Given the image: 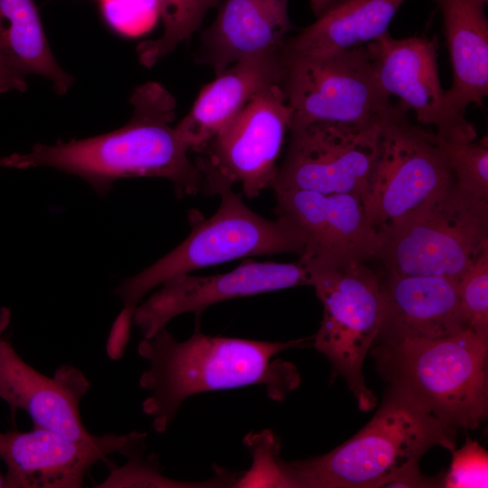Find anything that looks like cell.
Masks as SVG:
<instances>
[{
  "instance_id": "19",
  "label": "cell",
  "mask_w": 488,
  "mask_h": 488,
  "mask_svg": "<svg viewBox=\"0 0 488 488\" xmlns=\"http://www.w3.org/2000/svg\"><path fill=\"white\" fill-rule=\"evenodd\" d=\"M280 52L233 63L200 91L190 112L175 127L196 151L226 126L259 91L280 84Z\"/></svg>"
},
{
  "instance_id": "18",
  "label": "cell",
  "mask_w": 488,
  "mask_h": 488,
  "mask_svg": "<svg viewBox=\"0 0 488 488\" xmlns=\"http://www.w3.org/2000/svg\"><path fill=\"white\" fill-rule=\"evenodd\" d=\"M289 0H223L218 14L203 31L197 61L218 76L241 60L280 52L294 29Z\"/></svg>"
},
{
  "instance_id": "25",
  "label": "cell",
  "mask_w": 488,
  "mask_h": 488,
  "mask_svg": "<svg viewBox=\"0 0 488 488\" xmlns=\"http://www.w3.org/2000/svg\"><path fill=\"white\" fill-rule=\"evenodd\" d=\"M435 140L458 187L488 201L487 136L479 141L457 143L445 140L435 134Z\"/></svg>"
},
{
  "instance_id": "7",
  "label": "cell",
  "mask_w": 488,
  "mask_h": 488,
  "mask_svg": "<svg viewBox=\"0 0 488 488\" xmlns=\"http://www.w3.org/2000/svg\"><path fill=\"white\" fill-rule=\"evenodd\" d=\"M305 267L324 307L314 347L344 379L360 409L370 411L377 399L365 384L362 364L380 331V279L364 262Z\"/></svg>"
},
{
  "instance_id": "9",
  "label": "cell",
  "mask_w": 488,
  "mask_h": 488,
  "mask_svg": "<svg viewBox=\"0 0 488 488\" xmlns=\"http://www.w3.org/2000/svg\"><path fill=\"white\" fill-rule=\"evenodd\" d=\"M407 112L399 103L385 116L379 157L362 197L380 239L454 177L435 134L411 124Z\"/></svg>"
},
{
  "instance_id": "10",
  "label": "cell",
  "mask_w": 488,
  "mask_h": 488,
  "mask_svg": "<svg viewBox=\"0 0 488 488\" xmlns=\"http://www.w3.org/2000/svg\"><path fill=\"white\" fill-rule=\"evenodd\" d=\"M291 108L280 84L257 95L215 136L195 152L203 176L202 192L218 194L239 183L243 194L258 197L271 188Z\"/></svg>"
},
{
  "instance_id": "31",
  "label": "cell",
  "mask_w": 488,
  "mask_h": 488,
  "mask_svg": "<svg viewBox=\"0 0 488 488\" xmlns=\"http://www.w3.org/2000/svg\"><path fill=\"white\" fill-rule=\"evenodd\" d=\"M7 157L6 156H0V166L1 167H7Z\"/></svg>"
},
{
  "instance_id": "32",
  "label": "cell",
  "mask_w": 488,
  "mask_h": 488,
  "mask_svg": "<svg viewBox=\"0 0 488 488\" xmlns=\"http://www.w3.org/2000/svg\"><path fill=\"white\" fill-rule=\"evenodd\" d=\"M0 487H4L5 488V478H4V474H2L0 472Z\"/></svg>"
},
{
  "instance_id": "13",
  "label": "cell",
  "mask_w": 488,
  "mask_h": 488,
  "mask_svg": "<svg viewBox=\"0 0 488 488\" xmlns=\"http://www.w3.org/2000/svg\"><path fill=\"white\" fill-rule=\"evenodd\" d=\"M310 286V274L298 259L292 263L242 262L231 271L196 276L183 273L164 281L156 292L133 310L132 324L150 338L185 313L196 319L212 305L297 286Z\"/></svg>"
},
{
  "instance_id": "11",
  "label": "cell",
  "mask_w": 488,
  "mask_h": 488,
  "mask_svg": "<svg viewBox=\"0 0 488 488\" xmlns=\"http://www.w3.org/2000/svg\"><path fill=\"white\" fill-rule=\"evenodd\" d=\"M382 121L290 127L288 147L271 189L352 194L362 202L380 154Z\"/></svg>"
},
{
  "instance_id": "16",
  "label": "cell",
  "mask_w": 488,
  "mask_h": 488,
  "mask_svg": "<svg viewBox=\"0 0 488 488\" xmlns=\"http://www.w3.org/2000/svg\"><path fill=\"white\" fill-rule=\"evenodd\" d=\"M126 435L103 434L96 442L68 439L52 431L0 432L5 488H80L90 469L117 453Z\"/></svg>"
},
{
  "instance_id": "6",
  "label": "cell",
  "mask_w": 488,
  "mask_h": 488,
  "mask_svg": "<svg viewBox=\"0 0 488 488\" xmlns=\"http://www.w3.org/2000/svg\"><path fill=\"white\" fill-rule=\"evenodd\" d=\"M488 250V201L458 187L453 177L381 239L387 274L459 279Z\"/></svg>"
},
{
  "instance_id": "12",
  "label": "cell",
  "mask_w": 488,
  "mask_h": 488,
  "mask_svg": "<svg viewBox=\"0 0 488 488\" xmlns=\"http://www.w3.org/2000/svg\"><path fill=\"white\" fill-rule=\"evenodd\" d=\"M376 80L389 97L397 96L418 122L433 126L436 136L451 142L476 140L477 131L442 88L436 39L424 35L397 39L389 32L365 44Z\"/></svg>"
},
{
  "instance_id": "15",
  "label": "cell",
  "mask_w": 488,
  "mask_h": 488,
  "mask_svg": "<svg viewBox=\"0 0 488 488\" xmlns=\"http://www.w3.org/2000/svg\"><path fill=\"white\" fill-rule=\"evenodd\" d=\"M10 310L0 308V399L12 414L26 412L34 427L44 428L68 439L96 442L101 435L89 433L82 423L80 406L90 383L83 372L69 364L52 377L30 366L4 337Z\"/></svg>"
},
{
  "instance_id": "28",
  "label": "cell",
  "mask_w": 488,
  "mask_h": 488,
  "mask_svg": "<svg viewBox=\"0 0 488 488\" xmlns=\"http://www.w3.org/2000/svg\"><path fill=\"white\" fill-rule=\"evenodd\" d=\"M449 472L443 479L446 488H486L488 486V455L475 440L466 438L465 445L451 450Z\"/></svg>"
},
{
  "instance_id": "17",
  "label": "cell",
  "mask_w": 488,
  "mask_h": 488,
  "mask_svg": "<svg viewBox=\"0 0 488 488\" xmlns=\"http://www.w3.org/2000/svg\"><path fill=\"white\" fill-rule=\"evenodd\" d=\"M382 345L407 339H436L468 328L462 313L458 280L438 276L387 274L380 280Z\"/></svg>"
},
{
  "instance_id": "27",
  "label": "cell",
  "mask_w": 488,
  "mask_h": 488,
  "mask_svg": "<svg viewBox=\"0 0 488 488\" xmlns=\"http://www.w3.org/2000/svg\"><path fill=\"white\" fill-rule=\"evenodd\" d=\"M99 1L107 23L125 35H139L145 33L159 16L158 0Z\"/></svg>"
},
{
  "instance_id": "22",
  "label": "cell",
  "mask_w": 488,
  "mask_h": 488,
  "mask_svg": "<svg viewBox=\"0 0 488 488\" xmlns=\"http://www.w3.org/2000/svg\"><path fill=\"white\" fill-rule=\"evenodd\" d=\"M0 57L21 78H46L60 95L72 85L52 52L34 0H0Z\"/></svg>"
},
{
  "instance_id": "20",
  "label": "cell",
  "mask_w": 488,
  "mask_h": 488,
  "mask_svg": "<svg viewBox=\"0 0 488 488\" xmlns=\"http://www.w3.org/2000/svg\"><path fill=\"white\" fill-rule=\"evenodd\" d=\"M405 0H311L316 20L285 40L283 52L318 54L365 45L386 33Z\"/></svg>"
},
{
  "instance_id": "5",
  "label": "cell",
  "mask_w": 488,
  "mask_h": 488,
  "mask_svg": "<svg viewBox=\"0 0 488 488\" xmlns=\"http://www.w3.org/2000/svg\"><path fill=\"white\" fill-rule=\"evenodd\" d=\"M488 339L470 328L436 339L382 345L384 371L437 416L458 428H477L488 411Z\"/></svg>"
},
{
  "instance_id": "24",
  "label": "cell",
  "mask_w": 488,
  "mask_h": 488,
  "mask_svg": "<svg viewBox=\"0 0 488 488\" xmlns=\"http://www.w3.org/2000/svg\"><path fill=\"white\" fill-rule=\"evenodd\" d=\"M221 0H158L159 15L163 20V34L141 42L136 48L140 63L152 68L171 53L183 41L191 38L202 25L210 9Z\"/></svg>"
},
{
  "instance_id": "21",
  "label": "cell",
  "mask_w": 488,
  "mask_h": 488,
  "mask_svg": "<svg viewBox=\"0 0 488 488\" xmlns=\"http://www.w3.org/2000/svg\"><path fill=\"white\" fill-rule=\"evenodd\" d=\"M439 7L453 70L446 90L465 113L470 104L483 106L488 93V0H434Z\"/></svg>"
},
{
  "instance_id": "23",
  "label": "cell",
  "mask_w": 488,
  "mask_h": 488,
  "mask_svg": "<svg viewBox=\"0 0 488 488\" xmlns=\"http://www.w3.org/2000/svg\"><path fill=\"white\" fill-rule=\"evenodd\" d=\"M146 434L133 431L126 434L117 453L126 457L121 466L113 465L109 474L97 488L162 487L210 488L233 486V475L223 472L219 476L203 482H183L164 476L155 455H146Z\"/></svg>"
},
{
  "instance_id": "14",
  "label": "cell",
  "mask_w": 488,
  "mask_h": 488,
  "mask_svg": "<svg viewBox=\"0 0 488 488\" xmlns=\"http://www.w3.org/2000/svg\"><path fill=\"white\" fill-rule=\"evenodd\" d=\"M274 192L277 217L305 238V249L299 258L305 266L367 263L377 258L381 239L369 223L359 197L305 190Z\"/></svg>"
},
{
  "instance_id": "8",
  "label": "cell",
  "mask_w": 488,
  "mask_h": 488,
  "mask_svg": "<svg viewBox=\"0 0 488 488\" xmlns=\"http://www.w3.org/2000/svg\"><path fill=\"white\" fill-rule=\"evenodd\" d=\"M280 86L290 127L314 122H381L393 104L380 89L366 45L318 54L280 50Z\"/></svg>"
},
{
  "instance_id": "26",
  "label": "cell",
  "mask_w": 488,
  "mask_h": 488,
  "mask_svg": "<svg viewBox=\"0 0 488 488\" xmlns=\"http://www.w3.org/2000/svg\"><path fill=\"white\" fill-rule=\"evenodd\" d=\"M458 295L467 327L488 339V250L460 277Z\"/></svg>"
},
{
  "instance_id": "29",
  "label": "cell",
  "mask_w": 488,
  "mask_h": 488,
  "mask_svg": "<svg viewBox=\"0 0 488 488\" xmlns=\"http://www.w3.org/2000/svg\"><path fill=\"white\" fill-rule=\"evenodd\" d=\"M132 314L133 312L122 309L111 327L106 346L110 359L118 360L124 354L129 339Z\"/></svg>"
},
{
  "instance_id": "3",
  "label": "cell",
  "mask_w": 488,
  "mask_h": 488,
  "mask_svg": "<svg viewBox=\"0 0 488 488\" xmlns=\"http://www.w3.org/2000/svg\"><path fill=\"white\" fill-rule=\"evenodd\" d=\"M369 423L332 451L304 461L285 463L289 487H429L418 462L434 446L455 448L451 426L410 390L391 382Z\"/></svg>"
},
{
  "instance_id": "1",
  "label": "cell",
  "mask_w": 488,
  "mask_h": 488,
  "mask_svg": "<svg viewBox=\"0 0 488 488\" xmlns=\"http://www.w3.org/2000/svg\"><path fill=\"white\" fill-rule=\"evenodd\" d=\"M303 342L211 336L201 331L199 323L188 339L179 342L164 327L137 345L139 356L147 362L139 386L150 393L142 409L152 418L155 431L162 434L183 402L200 393L259 385L268 398L282 401L300 378L293 363L277 356Z\"/></svg>"
},
{
  "instance_id": "30",
  "label": "cell",
  "mask_w": 488,
  "mask_h": 488,
  "mask_svg": "<svg viewBox=\"0 0 488 488\" xmlns=\"http://www.w3.org/2000/svg\"><path fill=\"white\" fill-rule=\"evenodd\" d=\"M27 89L26 79L14 74L0 57V93Z\"/></svg>"
},
{
  "instance_id": "4",
  "label": "cell",
  "mask_w": 488,
  "mask_h": 488,
  "mask_svg": "<svg viewBox=\"0 0 488 488\" xmlns=\"http://www.w3.org/2000/svg\"><path fill=\"white\" fill-rule=\"evenodd\" d=\"M218 194L221 203L211 217L206 219L192 211L188 237L115 289L124 310L133 312L146 294L179 274L252 256L303 255L306 240L293 224L279 217L272 221L258 214L232 187Z\"/></svg>"
},
{
  "instance_id": "2",
  "label": "cell",
  "mask_w": 488,
  "mask_h": 488,
  "mask_svg": "<svg viewBox=\"0 0 488 488\" xmlns=\"http://www.w3.org/2000/svg\"><path fill=\"white\" fill-rule=\"evenodd\" d=\"M129 102L133 115L125 126L84 139L37 144L17 154L18 168L52 167L82 178L99 194L107 193L116 181L133 177L167 179L178 198L202 192L203 176L171 126L173 95L161 84L147 82L133 91Z\"/></svg>"
}]
</instances>
